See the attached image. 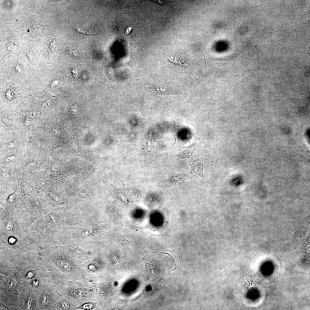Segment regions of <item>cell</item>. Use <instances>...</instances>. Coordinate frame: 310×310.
I'll use <instances>...</instances> for the list:
<instances>
[{
    "mask_svg": "<svg viewBox=\"0 0 310 310\" xmlns=\"http://www.w3.org/2000/svg\"><path fill=\"white\" fill-rule=\"evenodd\" d=\"M0 108L20 113L28 107L31 90L25 82L0 79Z\"/></svg>",
    "mask_w": 310,
    "mask_h": 310,
    "instance_id": "6da1fadb",
    "label": "cell"
},
{
    "mask_svg": "<svg viewBox=\"0 0 310 310\" xmlns=\"http://www.w3.org/2000/svg\"><path fill=\"white\" fill-rule=\"evenodd\" d=\"M0 139L1 152L22 154L27 149L28 142L26 133L18 130L0 131Z\"/></svg>",
    "mask_w": 310,
    "mask_h": 310,
    "instance_id": "7a4b0ae2",
    "label": "cell"
},
{
    "mask_svg": "<svg viewBox=\"0 0 310 310\" xmlns=\"http://www.w3.org/2000/svg\"><path fill=\"white\" fill-rule=\"evenodd\" d=\"M32 72L28 65L20 60H14L1 66L0 79L28 84Z\"/></svg>",
    "mask_w": 310,
    "mask_h": 310,
    "instance_id": "3957f363",
    "label": "cell"
},
{
    "mask_svg": "<svg viewBox=\"0 0 310 310\" xmlns=\"http://www.w3.org/2000/svg\"><path fill=\"white\" fill-rule=\"evenodd\" d=\"M26 133L28 147L34 151L47 154L56 142L52 135L38 127L31 128Z\"/></svg>",
    "mask_w": 310,
    "mask_h": 310,
    "instance_id": "277c9868",
    "label": "cell"
},
{
    "mask_svg": "<svg viewBox=\"0 0 310 310\" xmlns=\"http://www.w3.org/2000/svg\"><path fill=\"white\" fill-rule=\"evenodd\" d=\"M167 53V70L174 72H185L191 74L194 72L195 67L188 55L185 52H173Z\"/></svg>",
    "mask_w": 310,
    "mask_h": 310,
    "instance_id": "5b68a950",
    "label": "cell"
},
{
    "mask_svg": "<svg viewBox=\"0 0 310 310\" xmlns=\"http://www.w3.org/2000/svg\"><path fill=\"white\" fill-rule=\"evenodd\" d=\"M0 109V131L19 130V119L20 113L1 108Z\"/></svg>",
    "mask_w": 310,
    "mask_h": 310,
    "instance_id": "8992f818",
    "label": "cell"
},
{
    "mask_svg": "<svg viewBox=\"0 0 310 310\" xmlns=\"http://www.w3.org/2000/svg\"><path fill=\"white\" fill-rule=\"evenodd\" d=\"M19 130L26 133L31 128L36 127V120L33 111L28 107L22 111L19 116Z\"/></svg>",
    "mask_w": 310,
    "mask_h": 310,
    "instance_id": "52a82bcc",
    "label": "cell"
},
{
    "mask_svg": "<svg viewBox=\"0 0 310 310\" xmlns=\"http://www.w3.org/2000/svg\"><path fill=\"white\" fill-rule=\"evenodd\" d=\"M191 173H196L202 176L203 164L202 158H198L194 160L191 165Z\"/></svg>",
    "mask_w": 310,
    "mask_h": 310,
    "instance_id": "ba28073f",
    "label": "cell"
},
{
    "mask_svg": "<svg viewBox=\"0 0 310 310\" xmlns=\"http://www.w3.org/2000/svg\"><path fill=\"white\" fill-rule=\"evenodd\" d=\"M84 266L88 272L97 273L100 272L99 267L95 259L88 261L84 264Z\"/></svg>",
    "mask_w": 310,
    "mask_h": 310,
    "instance_id": "9c48e42d",
    "label": "cell"
},
{
    "mask_svg": "<svg viewBox=\"0 0 310 310\" xmlns=\"http://www.w3.org/2000/svg\"><path fill=\"white\" fill-rule=\"evenodd\" d=\"M193 146L194 144L190 145L188 148L183 151L179 149V153L175 155L174 157L178 159L189 158L194 150Z\"/></svg>",
    "mask_w": 310,
    "mask_h": 310,
    "instance_id": "30bf717a",
    "label": "cell"
},
{
    "mask_svg": "<svg viewBox=\"0 0 310 310\" xmlns=\"http://www.w3.org/2000/svg\"><path fill=\"white\" fill-rule=\"evenodd\" d=\"M97 303L88 302L84 303L75 309H80L84 310H92L96 307Z\"/></svg>",
    "mask_w": 310,
    "mask_h": 310,
    "instance_id": "8fae6325",
    "label": "cell"
},
{
    "mask_svg": "<svg viewBox=\"0 0 310 310\" xmlns=\"http://www.w3.org/2000/svg\"><path fill=\"white\" fill-rule=\"evenodd\" d=\"M34 275V272H33L31 271L29 272L28 274V277L31 278Z\"/></svg>",
    "mask_w": 310,
    "mask_h": 310,
    "instance_id": "7c38bea8",
    "label": "cell"
},
{
    "mask_svg": "<svg viewBox=\"0 0 310 310\" xmlns=\"http://www.w3.org/2000/svg\"><path fill=\"white\" fill-rule=\"evenodd\" d=\"M32 283L34 286H36L38 285V282L37 280L35 279L33 281Z\"/></svg>",
    "mask_w": 310,
    "mask_h": 310,
    "instance_id": "4fadbf2b",
    "label": "cell"
},
{
    "mask_svg": "<svg viewBox=\"0 0 310 310\" xmlns=\"http://www.w3.org/2000/svg\"><path fill=\"white\" fill-rule=\"evenodd\" d=\"M278 285V284H276L274 286V287L273 288V289L274 290H275V289H274V287H275L276 286H277V285Z\"/></svg>",
    "mask_w": 310,
    "mask_h": 310,
    "instance_id": "5bb4252c",
    "label": "cell"
},
{
    "mask_svg": "<svg viewBox=\"0 0 310 310\" xmlns=\"http://www.w3.org/2000/svg\"><path fill=\"white\" fill-rule=\"evenodd\" d=\"M277 282H278V276H277Z\"/></svg>",
    "mask_w": 310,
    "mask_h": 310,
    "instance_id": "9a60e30c",
    "label": "cell"
}]
</instances>
